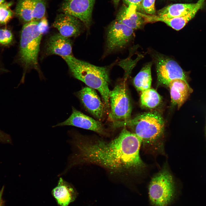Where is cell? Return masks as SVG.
<instances>
[{"mask_svg": "<svg viewBox=\"0 0 206 206\" xmlns=\"http://www.w3.org/2000/svg\"><path fill=\"white\" fill-rule=\"evenodd\" d=\"M38 22L33 21L25 23L21 31L19 58L24 69L21 83L24 82L26 73L31 69L36 70L41 78L42 76L38 61L42 35L39 29Z\"/></svg>", "mask_w": 206, "mask_h": 206, "instance_id": "cell-3", "label": "cell"}, {"mask_svg": "<svg viewBox=\"0 0 206 206\" xmlns=\"http://www.w3.org/2000/svg\"><path fill=\"white\" fill-rule=\"evenodd\" d=\"M143 0H124V2L129 7H133L137 9L140 7Z\"/></svg>", "mask_w": 206, "mask_h": 206, "instance_id": "cell-26", "label": "cell"}, {"mask_svg": "<svg viewBox=\"0 0 206 206\" xmlns=\"http://www.w3.org/2000/svg\"><path fill=\"white\" fill-rule=\"evenodd\" d=\"M38 26L39 30L42 35L47 32L48 29V22L45 16L39 21Z\"/></svg>", "mask_w": 206, "mask_h": 206, "instance_id": "cell-25", "label": "cell"}, {"mask_svg": "<svg viewBox=\"0 0 206 206\" xmlns=\"http://www.w3.org/2000/svg\"><path fill=\"white\" fill-rule=\"evenodd\" d=\"M95 0H64L60 10L62 13L79 19L87 29L92 21V10Z\"/></svg>", "mask_w": 206, "mask_h": 206, "instance_id": "cell-9", "label": "cell"}, {"mask_svg": "<svg viewBox=\"0 0 206 206\" xmlns=\"http://www.w3.org/2000/svg\"><path fill=\"white\" fill-rule=\"evenodd\" d=\"M52 193L60 206H68L77 195L73 187L62 177L60 178L57 185L53 189Z\"/></svg>", "mask_w": 206, "mask_h": 206, "instance_id": "cell-16", "label": "cell"}, {"mask_svg": "<svg viewBox=\"0 0 206 206\" xmlns=\"http://www.w3.org/2000/svg\"><path fill=\"white\" fill-rule=\"evenodd\" d=\"M134 29L116 20L108 26L106 33L104 56L125 48L134 37Z\"/></svg>", "mask_w": 206, "mask_h": 206, "instance_id": "cell-7", "label": "cell"}, {"mask_svg": "<svg viewBox=\"0 0 206 206\" xmlns=\"http://www.w3.org/2000/svg\"><path fill=\"white\" fill-rule=\"evenodd\" d=\"M196 3H176L163 8L158 12L160 17L170 18L185 15L195 6Z\"/></svg>", "mask_w": 206, "mask_h": 206, "instance_id": "cell-19", "label": "cell"}, {"mask_svg": "<svg viewBox=\"0 0 206 206\" xmlns=\"http://www.w3.org/2000/svg\"><path fill=\"white\" fill-rule=\"evenodd\" d=\"M9 138L8 135L0 130V141H7L9 140Z\"/></svg>", "mask_w": 206, "mask_h": 206, "instance_id": "cell-27", "label": "cell"}, {"mask_svg": "<svg viewBox=\"0 0 206 206\" xmlns=\"http://www.w3.org/2000/svg\"><path fill=\"white\" fill-rule=\"evenodd\" d=\"M151 65V62L145 65L133 79L135 87L137 90L141 92L150 88L152 80Z\"/></svg>", "mask_w": 206, "mask_h": 206, "instance_id": "cell-20", "label": "cell"}, {"mask_svg": "<svg viewBox=\"0 0 206 206\" xmlns=\"http://www.w3.org/2000/svg\"><path fill=\"white\" fill-rule=\"evenodd\" d=\"M5 0H0V5L5 2Z\"/></svg>", "mask_w": 206, "mask_h": 206, "instance_id": "cell-30", "label": "cell"}, {"mask_svg": "<svg viewBox=\"0 0 206 206\" xmlns=\"http://www.w3.org/2000/svg\"><path fill=\"white\" fill-rule=\"evenodd\" d=\"M76 94L87 111L99 121H100L104 114L105 105L95 90L89 87H85Z\"/></svg>", "mask_w": 206, "mask_h": 206, "instance_id": "cell-12", "label": "cell"}, {"mask_svg": "<svg viewBox=\"0 0 206 206\" xmlns=\"http://www.w3.org/2000/svg\"><path fill=\"white\" fill-rule=\"evenodd\" d=\"M171 101L179 109L188 99L192 90L188 83L181 79L171 81L169 85Z\"/></svg>", "mask_w": 206, "mask_h": 206, "instance_id": "cell-17", "label": "cell"}, {"mask_svg": "<svg viewBox=\"0 0 206 206\" xmlns=\"http://www.w3.org/2000/svg\"><path fill=\"white\" fill-rule=\"evenodd\" d=\"M136 10L134 8L124 6L118 13L116 20L134 30L140 28L145 23L144 20Z\"/></svg>", "mask_w": 206, "mask_h": 206, "instance_id": "cell-18", "label": "cell"}, {"mask_svg": "<svg viewBox=\"0 0 206 206\" xmlns=\"http://www.w3.org/2000/svg\"><path fill=\"white\" fill-rule=\"evenodd\" d=\"M161 101V98L157 91L153 89H147L141 92L140 102L141 105L149 108L157 106Z\"/></svg>", "mask_w": 206, "mask_h": 206, "instance_id": "cell-21", "label": "cell"}, {"mask_svg": "<svg viewBox=\"0 0 206 206\" xmlns=\"http://www.w3.org/2000/svg\"><path fill=\"white\" fill-rule=\"evenodd\" d=\"M66 126L92 130L102 135L106 134L105 128L101 122L86 115L74 107H72V113L68 118L53 127Z\"/></svg>", "mask_w": 206, "mask_h": 206, "instance_id": "cell-11", "label": "cell"}, {"mask_svg": "<svg viewBox=\"0 0 206 206\" xmlns=\"http://www.w3.org/2000/svg\"><path fill=\"white\" fill-rule=\"evenodd\" d=\"M72 135L71 142L75 151L70 158L69 169L80 164H91L111 173L121 175L137 172L145 167L139 154L142 141L126 127L110 141Z\"/></svg>", "mask_w": 206, "mask_h": 206, "instance_id": "cell-1", "label": "cell"}, {"mask_svg": "<svg viewBox=\"0 0 206 206\" xmlns=\"http://www.w3.org/2000/svg\"><path fill=\"white\" fill-rule=\"evenodd\" d=\"M148 197L153 206H168L176 195L173 177L167 169H163L152 179L149 185Z\"/></svg>", "mask_w": 206, "mask_h": 206, "instance_id": "cell-5", "label": "cell"}, {"mask_svg": "<svg viewBox=\"0 0 206 206\" xmlns=\"http://www.w3.org/2000/svg\"><path fill=\"white\" fill-rule=\"evenodd\" d=\"M165 126L162 116L154 112L140 114L112 127L128 128L140 138L142 143L150 144L156 142L162 136Z\"/></svg>", "mask_w": 206, "mask_h": 206, "instance_id": "cell-4", "label": "cell"}, {"mask_svg": "<svg viewBox=\"0 0 206 206\" xmlns=\"http://www.w3.org/2000/svg\"><path fill=\"white\" fill-rule=\"evenodd\" d=\"M155 0H143L142 6L146 13L149 15H153L155 12Z\"/></svg>", "mask_w": 206, "mask_h": 206, "instance_id": "cell-24", "label": "cell"}, {"mask_svg": "<svg viewBox=\"0 0 206 206\" xmlns=\"http://www.w3.org/2000/svg\"><path fill=\"white\" fill-rule=\"evenodd\" d=\"M12 2H6L0 5V25L7 23L13 15V12L10 9L12 5Z\"/></svg>", "mask_w": 206, "mask_h": 206, "instance_id": "cell-22", "label": "cell"}, {"mask_svg": "<svg viewBox=\"0 0 206 206\" xmlns=\"http://www.w3.org/2000/svg\"><path fill=\"white\" fill-rule=\"evenodd\" d=\"M46 7V0H17L15 14L25 23L38 21L45 16Z\"/></svg>", "mask_w": 206, "mask_h": 206, "instance_id": "cell-10", "label": "cell"}, {"mask_svg": "<svg viewBox=\"0 0 206 206\" xmlns=\"http://www.w3.org/2000/svg\"><path fill=\"white\" fill-rule=\"evenodd\" d=\"M13 35L11 31L6 29H0V43L6 45L13 40Z\"/></svg>", "mask_w": 206, "mask_h": 206, "instance_id": "cell-23", "label": "cell"}, {"mask_svg": "<svg viewBox=\"0 0 206 206\" xmlns=\"http://www.w3.org/2000/svg\"><path fill=\"white\" fill-rule=\"evenodd\" d=\"M82 23L77 18L62 13L57 15L52 26L57 29L61 35L69 38L77 37L81 33L83 30Z\"/></svg>", "mask_w": 206, "mask_h": 206, "instance_id": "cell-13", "label": "cell"}, {"mask_svg": "<svg viewBox=\"0 0 206 206\" xmlns=\"http://www.w3.org/2000/svg\"><path fill=\"white\" fill-rule=\"evenodd\" d=\"M156 62L157 80L160 84L168 86L171 81L175 79L182 80L188 83L185 72L176 61L158 56Z\"/></svg>", "mask_w": 206, "mask_h": 206, "instance_id": "cell-8", "label": "cell"}, {"mask_svg": "<svg viewBox=\"0 0 206 206\" xmlns=\"http://www.w3.org/2000/svg\"><path fill=\"white\" fill-rule=\"evenodd\" d=\"M4 188L3 187L0 191V206H3V202L2 199V196L3 191Z\"/></svg>", "mask_w": 206, "mask_h": 206, "instance_id": "cell-28", "label": "cell"}, {"mask_svg": "<svg viewBox=\"0 0 206 206\" xmlns=\"http://www.w3.org/2000/svg\"><path fill=\"white\" fill-rule=\"evenodd\" d=\"M205 0H198L195 7L187 14L183 16L170 18H165L154 15L141 14L145 23L157 21L164 22L173 29L179 31L183 28L195 15L197 11L202 7Z\"/></svg>", "mask_w": 206, "mask_h": 206, "instance_id": "cell-14", "label": "cell"}, {"mask_svg": "<svg viewBox=\"0 0 206 206\" xmlns=\"http://www.w3.org/2000/svg\"><path fill=\"white\" fill-rule=\"evenodd\" d=\"M120 0H113L114 3L116 6L118 5Z\"/></svg>", "mask_w": 206, "mask_h": 206, "instance_id": "cell-29", "label": "cell"}, {"mask_svg": "<svg viewBox=\"0 0 206 206\" xmlns=\"http://www.w3.org/2000/svg\"><path fill=\"white\" fill-rule=\"evenodd\" d=\"M62 58L68 65L72 75L88 87L97 90L101 95L105 106L109 108V71L114 64L100 67L78 59L72 55Z\"/></svg>", "mask_w": 206, "mask_h": 206, "instance_id": "cell-2", "label": "cell"}, {"mask_svg": "<svg viewBox=\"0 0 206 206\" xmlns=\"http://www.w3.org/2000/svg\"><path fill=\"white\" fill-rule=\"evenodd\" d=\"M45 49L47 55H56L62 57L72 55L70 40L59 33L53 34L49 37L45 43Z\"/></svg>", "mask_w": 206, "mask_h": 206, "instance_id": "cell-15", "label": "cell"}, {"mask_svg": "<svg viewBox=\"0 0 206 206\" xmlns=\"http://www.w3.org/2000/svg\"><path fill=\"white\" fill-rule=\"evenodd\" d=\"M124 80L110 91L109 100L110 110L109 117L113 126L131 118L132 107Z\"/></svg>", "mask_w": 206, "mask_h": 206, "instance_id": "cell-6", "label": "cell"}]
</instances>
